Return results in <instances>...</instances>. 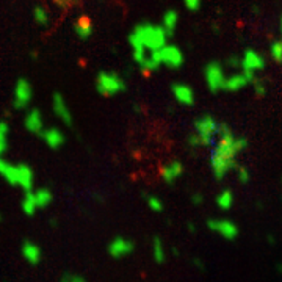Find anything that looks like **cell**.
<instances>
[{
    "instance_id": "5",
    "label": "cell",
    "mask_w": 282,
    "mask_h": 282,
    "mask_svg": "<svg viewBox=\"0 0 282 282\" xmlns=\"http://www.w3.org/2000/svg\"><path fill=\"white\" fill-rule=\"evenodd\" d=\"M127 83L115 70H101L96 77V91L104 97H113L124 93Z\"/></svg>"
},
{
    "instance_id": "12",
    "label": "cell",
    "mask_w": 282,
    "mask_h": 282,
    "mask_svg": "<svg viewBox=\"0 0 282 282\" xmlns=\"http://www.w3.org/2000/svg\"><path fill=\"white\" fill-rule=\"evenodd\" d=\"M108 254L113 259H124L135 251V243L125 237H115L108 243Z\"/></svg>"
},
{
    "instance_id": "7",
    "label": "cell",
    "mask_w": 282,
    "mask_h": 282,
    "mask_svg": "<svg viewBox=\"0 0 282 282\" xmlns=\"http://www.w3.org/2000/svg\"><path fill=\"white\" fill-rule=\"evenodd\" d=\"M226 77L228 75L224 72V68L218 61H210L204 68V82H206V87L212 93H220V91H223Z\"/></svg>"
},
{
    "instance_id": "17",
    "label": "cell",
    "mask_w": 282,
    "mask_h": 282,
    "mask_svg": "<svg viewBox=\"0 0 282 282\" xmlns=\"http://www.w3.org/2000/svg\"><path fill=\"white\" fill-rule=\"evenodd\" d=\"M248 85H251L249 79L246 77L243 70H240V72H235L229 77H226L223 91H228V93H237V91L246 88Z\"/></svg>"
},
{
    "instance_id": "41",
    "label": "cell",
    "mask_w": 282,
    "mask_h": 282,
    "mask_svg": "<svg viewBox=\"0 0 282 282\" xmlns=\"http://www.w3.org/2000/svg\"><path fill=\"white\" fill-rule=\"evenodd\" d=\"M173 256H176V257H179V251L176 249V248H173Z\"/></svg>"
},
{
    "instance_id": "29",
    "label": "cell",
    "mask_w": 282,
    "mask_h": 282,
    "mask_svg": "<svg viewBox=\"0 0 282 282\" xmlns=\"http://www.w3.org/2000/svg\"><path fill=\"white\" fill-rule=\"evenodd\" d=\"M270 55L273 61L276 63H282V41H273L270 46Z\"/></svg>"
},
{
    "instance_id": "8",
    "label": "cell",
    "mask_w": 282,
    "mask_h": 282,
    "mask_svg": "<svg viewBox=\"0 0 282 282\" xmlns=\"http://www.w3.org/2000/svg\"><path fill=\"white\" fill-rule=\"evenodd\" d=\"M33 101V87L27 79H19L13 89V108L27 110Z\"/></svg>"
},
{
    "instance_id": "26",
    "label": "cell",
    "mask_w": 282,
    "mask_h": 282,
    "mask_svg": "<svg viewBox=\"0 0 282 282\" xmlns=\"http://www.w3.org/2000/svg\"><path fill=\"white\" fill-rule=\"evenodd\" d=\"M151 251H152V259L155 264H165L166 262V249H165V245L161 242L160 238L155 237L152 240V246H151Z\"/></svg>"
},
{
    "instance_id": "40",
    "label": "cell",
    "mask_w": 282,
    "mask_h": 282,
    "mask_svg": "<svg viewBox=\"0 0 282 282\" xmlns=\"http://www.w3.org/2000/svg\"><path fill=\"white\" fill-rule=\"evenodd\" d=\"M276 271H278V274H282V264L276 265Z\"/></svg>"
},
{
    "instance_id": "6",
    "label": "cell",
    "mask_w": 282,
    "mask_h": 282,
    "mask_svg": "<svg viewBox=\"0 0 282 282\" xmlns=\"http://www.w3.org/2000/svg\"><path fill=\"white\" fill-rule=\"evenodd\" d=\"M266 66V60L265 56L254 51V49H246V51L243 52L242 55V69L243 72L246 74V77L249 79V82H252L254 79L257 77V72H260V70H264Z\"/></svg>"
},
{
    "instance_id": "4",
    "label": "cell",
    "mask_w": 282,
    "mask_h": 282,
    "mask_svg": "<svg viewBox=\"0 0 282 282\" xmlns=\"http://www.w3.org/2000/svg\"><path fill=\"white\" fill-rule=\"evenodd\" d=\"M221 123L212 115H202L193 121V132L201 141V147H212L220 137Z\"/></svg>"
},
{
    "instance_id": "21",
    "label": "cell",
    "mask_w": 282,
    "mask_h": 282,
    "mask_svg": "<svg viewBox=\"0 0 282 282\" xmlns=\"http://www.w3.org/2000/svg\"><path fill=\"white\" fill-rule=\"evenodd\" d=\"M138 68H140V70L143 74H154V72H157V70L161 68V63H160V58H159V52L157 51L149 52L147 58L143 63H141Z\"/></svg>"
},
{
    "instance_id": "30",
    "label": "cell",
    "mask_w": 282,
    "mask_h": 282,
    "mask_svg": "<svg viewBox=\"0 0 282 282\" xmlns=\"http://www.w3.org/2000/svg\"><path fill=\"white\" fill-rule=\"evenodd\" d=\"M235 173H237V179L240 183H243V185H246V183H249L251 180V173H249V169L246 168V166H242V165H238L235 168Z\"/></svg>"
},
{
    "instance_id": "11",
    "label": "cell",
    "mask_w": 282,
    "mask_h": 282,
    "mask_svg": "<svg viewBox=\"0 0 282 282\" xmlns=\"http://www.w3.org/2000/svg\"><path fill=\"white\" fill-rule=\"evenodd\" d=\"M52 110H53V115L58 118L63 124L68 125V127H72L74 116H72V111H70L69 105L66 102V99L63 97V94L55 93L52 96Z\"/></svg>"
},
{
    "instance_id": "19",
    "label": "cell",
    "mask_w": 282,
    "mask_h": 282,
    "mask_svg": "<svg viewBox=\"0 0 282 282\" xmlns=\"http://www.w3.org/2000/svg\"><path fill=\"white\" fill-rule=\"evenodd\" d=\"M74 32L77 35V38L82 41H87L93 36L94 33V24L88 16H79L74 22Z\"/></svg>"
},
{
    "instance_id": "33",
    "label": "cell",
    "mask_w": 282,
    "mask_h": 282,
    "mask_svg": "<svg viewBox=\"0 0 282 282\" xmlns=\"http://www.w3.org/2000/svg\"><path fill=\"white\" fill-rule=\"evenodd\" d=\"M52 2L63 10H69V8H77L82 2L80 0H52Z\"/></svg>"
},
{
    "instance_id": "38",
    "label": "cell",
    "mask_w": 282,
    "mask_h": 282,
    "mask_svg": "<svg viewBox=\"0 0 282 282\" xmlns=\"http://www.w3.org/2000/svg\"><path fill=\"white\" fill-rule=\"evenodd\" d=\"M188 230H190V234H196V226H193L192 223L188 224Z\"/></svg>"
},
{
    "instance_id": "43",
    "label": "cell",
    "mask_w": 282,
    "mask_h": 282,
    "mask_svg": "<svg viewBox=\"0 0 282 282\" xmlns=\"http://www.w3.org/2000/svg\"><path fill=\"white\" fill-rule=\"evenodd\" d=\"M2 221H3V213L0 212V223H2Z\"/></svg>"
},
{
    "instance_id": "45",
    "label": "cell",
    "mask_w": 282,
    "mask_h": 282,
    "mask_svg": "<svg viewBox=\"0 0 282 282\" xmlns=\"http://www.w3.org/2000/svg\"><path fill=\"white\" fill-rule=\"evenodd\" d=\"M281 41H282V39H281Z\"/></svg>"
},
{
    "instance_id": "16",
    "label": "cell",
    "mask_w": 282,
    "mask_h": 282,
    "mask_svg": "<svg viewBox=\"0 0 282 282\" xmlns=\"http://www.w3.org/2000/svg\"><path fill=\"white\" fill-rule=\"evenodd\" d=\"M183 163L179 160H171L168 161V163H165L163 166H161L160 169V177L163 179L165 183H174L176 180H177L180 176L183 174Z\"/></svg>"
},
{
    "instance_id": "13",
    "label": "cell",
    "mask_w": 282,
    "mask_h": 282,
    "mask_svg": "<svg viewBox=\"0 0 282 282\" xmlns=\"http://www.w3.org/2000/svg\"><path fill=\"white\" fill-rule=\"evenodd\" d=\"M24 127L32 135H41V132L46 129L44 116L39 108H28L24 116Z\"/></svg>"
},
{
    "instance_id": "42",
    "label": "cell",
    "mask_w": 282,
    "mask_h": 282,
    "mask_svg": "<svg viewBox=\"0 0 282 282\" xmlns=\"http://www.w3.org/2000/svg\"><path fill=\"white\" fill-rule=\"evenodd\" d=\"M279 30H281V35H282V14H281V19H279Z\"/></svg>"
},
{
    "instance_id": "24",
    "label": "cell",
    "mask_w": 282,
    "mask_h": 282,
    "mask_svg": "<svg viewBox=\"0 0 282 282\" xmlns=\"http://www.w3.org/2000/svg\"><path fill=\"white\" fill-rule=\"evenodd\" d=\"M33 19L35 22L41 27H49L52 22V16H51V11H49L44 5H36L33 8Z\"/></svg>"
},
{
    "instance_id": "39",
    "label": "cell",
    "mask_w": 282,
    "mask_h": 282,
    "mask_svg": "<svg viewBox=\"0 0 282 282\" xmlns=\"http://www.w3.org/2000/svg\"><path fill=\"white\" fill-rule=\"evenodd\" d=\"M51 226H52V228H56V226H58V221H56V218H51Z\"/></svg>"
},
{
    "instance_id": "36",
    "label": "cell",
    "mask_w": 282,
    "mask_h": 282,
    "mask_svg": "<svg viewBox=\"0 0 282 282\" xmlns=\"http://www.w3.org/2000/svg\"><path fill=\"white\" fill-rule=\"evenodd\" d=\"M192 202L194 204V206H201V204L204 202V196L201 193H193L192 194Z\"/></svg>"
},
{
    "instance_id": "34",
    "label": "cell",
    "mask_w": 282,
    "mask_h": 282,
    "mask_svg": "<svg viewBox=\"0 0 282 282\" xmlns=\"http://www.w3.org/2000/svg\"><path fill=\"white\" fill-rule=\"evenodd\" d=\"M228 66L232 69H240L242 68V56H229L228 58Z\"/></svg>"
},
{
    "instance_id": "37",
    "label": "cell",
    "mask_w": 282,
    "mask_h": 282,
    "mask_svg": "<svg viewBox=\"0 0 282 282\" xmlns=\"http://www.w3.org/2000/svg\"><path fill=\"white\" fill-rule=\"evenodd\" d=\"M193 265H194L199 271H206V265L202 264V260H201V259L194 257V259H193Z\"/></svg>"
},
{
    "instance_id": "35",
    "label": "cell",
    "mask_w": 282,
    "mask_h": 282,
    "mask_svg": "<svg viewBox=\"0 0 282 282\" xmlns=\"http://www.w3.org/2000/svg\"><path fill=\"white\" fill-rule=\"evenodd\" d=\"M201 2L202 0H183V3H185L187 10L190 11H197L201 8Z\"/></svg>"
},
{
    "instance_id": "25",
    "label": "cell",
    "mask_w": 282,
    "mask_h": 282,
    "mask_svg": "<svg viewBox=\"0 0 282 282\" xmlns=\"http://www.w3.org/2000/svg\"><path fill=\"white\" fill-rule=\"evenodd\" d=\"M215 202L221 210L232 209V206H234V202H235V197H234V193H232V190H229V188L221 190V192L218 193Z\"/></svg>"
},
{
    "instance_id": "23",
    "label": "cell",
    "mask_w": 282,
    "mask_h": 282,
    "mask_svg": "<svg viewBox=\"0 0 282 282\" xmlns=\"http://www.w3.org/2000/svg\"><path fill=\"white\" fill-rule=\"evenodd\" d=\"M20 207H22L24 215H27V216H35V215H36V212L39 209L36 206V201H35L33 190L24 192V197H22V202H20Z\"/></svg>"
},
{
    "instance_id": "9",
    "label": "cell",
    "mask_w": 282,
    "mask_h": 282,
    "mask_svg": "<svg viewBox=\"0 0 282 282\" xmlns=\"http://www.w3.org/2000/svg\"><path fill=\"white\" fill-rule=\"evenodd\" d=\"M207 229L224 240H235L240 234L238 226L228 218H210L207 220Z\"/></svg>"
},
{
    "instance_id": "32",
    "label": "cell",
    "mask_w": 282,
    "mask_h": 282,
    "mask_svg": "<svg viewBox=\"0 0 282 282\" xmlns=\"http://www.w3.org/2000/svg\"><path fill=\"white\" fill-rule=\"evenodd\" d=\"M251 85H252L254 93H256L257 97H264L266 94V85H265L264 80H260V79H257V77H256V79L251 82Z\"/></svg>"
},
{
    "instance_id": "20",
    "label": "cell",
    "mask_w": 282,
    "mask_h": 282,
    "mask_svg": "<svg viewBox=\"0 0 282 282\" xmlns=\"http://www.w3.org/2000/svg\"><path fill=\"white\" fill-rule=\"evenodd\" d=\"M177 25H179V13L176 10H166L163 18H161V27L165 28V32L168 33L169 38L174 35Z\"/></svg>"
},
{
    "instance_id": "22",
    "label": "cell",
    "mask_w": 282,
    "mask_h": 282,
    "mask_svg": "<svg viewBox=\"0 0 282 282\" xmlns=\"http://www.w3.org/2000/svg\"><path fill=\"white\" fill-rule=\"evenodd\" d=\"M33 194H35V201H36V206L39 210L49 207L53 201V193L49 188H44V187L38 188V190L33 188Z\"/></svg>"
},
{
    "instance_id": "27",
    "label": "cell",
    "mask_w": 282,
    "mask_h": 282,
    "mask_svg": "<svg viewBox=\"0 0 282 282\" xmlns=\"http://www.w3.org/2000/svg\"><path fill=\"white\" fill-rule=\"evenodd\" d=\"M8 132L10 125L6 121H0V157L8 151Z\"/></svg>"
},
{
    "instance_id": "2",
    "label": "cell",
    "mask_w": 282,
    "mask_h": 282,
    "mask_svg": "<svg viewBox=\"0 0 282 282\" xmlns=\"http://www.w3.org/2000/svg\"><path fill=\"white\" fill-rule=\"evenodd\" d=\"M169 36L165 28L151 22H140L133 27L129 35V44L132 49H143V51H159L168 42Z\"/></svg>"
},
{
    "instance_id": "10",
    "label": "cell",
    "mask_w": 282,
    "mask_h": 282,
    "mask_svg": "<svg viewBox=\"0 0 282 282\" xmlns=\"http://www.w3.org/2000/svg\"><path fill=\"white\" fill-rule=\"evenodd\" d=\"M159 58H160V63L161 66H166L169 69H179L182 68L183 61H185V56H183V52L182 49L177 47L176 44H169V42H166V44L159 49Z\"/></svg>"
},
{
    "instance_id": "14",
    "label": "cell",
    "mask_w": 282,
    "mask_h": 282,
    "mask_svg": "<svg viewBox=\"0 0 282 282\" xmlns=\"http://www.w3.org/2000/svg\"><path fill=\"white\" fill-rule=\"evenodd\" d=\"M171 94L176 99V102L180 105H185V107H192L196 101L193 88L182 82H176L171 85Z\"/></svg>"
},
{
    "instance_id": "18",
    "label": "cell",
    "mask_w": 282,
    "mask_h": 282,
    "mask_svg": "<svg viewBox=\"0 0 282 282\" xmlns=\"http://www.w3.org/2000/svg\"><path fill=\"white\" fill-rule=\"evenodd\" d=\"M20 252H22V257L28 265L35 266L42 260L41 248L35 242H30V240H27V242L22 243V246H20Z\"/></svg>"
},
{
    "instance_id": "1",
    "label": "cell",
    "mask_w": 282,
    "mask_h": 282,
    "mask_svg": "<svg viewBox=\"0 0 282 282\" xmlns=\"http://www.w3.org/2000/svg\"><path fill=\"white\" fill-rule=\"evenodd\" d=\"M246 147H248L246 138L235 135L228 124L221 123L220 137L210 147V168L216 180H223L238 166V155Z\"/></svg>"
},
{
    "instance_id": "44",
    "label": "cell",
    "mask_w": 282,
    "mask_h": 282,
    "mask_svg": "<svg viewBox=\"0 0 282 282\" xmlns=\"http://www.w3.org/2000/svg\"><path fill=\"white\" fill-rule=\"evenodd\" d=\"M281 182H282V177H281Z\"/></svg>"
},
{
    "instance_id": "28",
    "label": "cell",
    "mask_w": 282,
    "mask_h": 282,
    "mask_svg": "<svg viewBox=\"0 0 282 282\" xmlns=\"http://www.w3.org/2000/svg\"><path fill=\"white\" fill-rule=\"evenodd\" d=\"M146 202H147V207H149L152 212H157V213L163 212V209H165L163 201L157 196H146Z\"/></svg>"
},
{
    "instance_id": "15",
    "label": "cell",
    "mask_w": 282,
    "mask_h": 282,
    "mask_svg": "<svg viewBox=\"0 0 282 282\" xmlns=\"http://www.w3.org/2000/svg\"><path fill=\"white\" fill-rule=\"evenodd\" d=\"M39 137L42 138V141H44L49 149H52V151L61 149V147L65 146V143H66L65 133H63L58 127H47V129H44L41 132Z\"/></svg>"
},
{
    "instance_id": "31",
    "label": "cell",
    "mask_w": 282,
    "mask_h": 282,
    "mask_svg": "<svg viewBox=\"0 0 282 282\" xmlns=\"http://www.w3.org/2000/svg\"><path fill=\"white\" fill-rule=\"evenodd\" d=\"M61 282H85V276L79 273H74V271H65L60 276Z\"/></svg>"
},
{
    "instance_id": "3",
    "label": "cell",
    "mask_w": 282,
    "mask_h": 282,
    "mask_svg": "<svg viewBox=\"0 0 282 282\" xmlns=\"http://www.w3.org/2000/svg\"><path fill=\"white\" fill-rule=\"evenodd\" d=\"M0 177L11 187H18L24 192L33 190L35 187V173L32 166L25 163H11L3 155L0 157Z\"/></svg>"
}]
</instances>
